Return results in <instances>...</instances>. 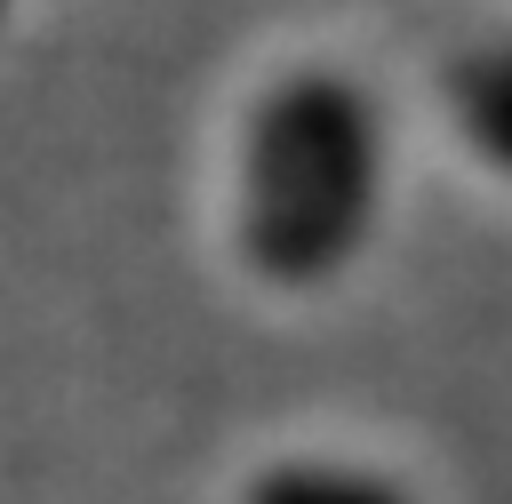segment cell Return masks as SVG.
Instances as JSON below:
<instances>
[{
    "label": "cell",
    "instance_id": "2",
    "mask_svg": "<svg viewBox=\"0 0 512 504\" xmlns=\"http://www.w3.org/2000/svg\"><path fill=\"white\" fill-rule=\"evenodd\" d=\"M432 120L448 152L512 200V16L464 24L432 64Z\"/></svg>",
    "mask_w": 512,
    "mask_h": 504
},
{
    "label": "cell",
    "instance_id": "1",
    "mask_svg": "<svg viewBox=\"0 0 512 504\" xmlns=\"http://www.w3.org/2000/svg\"><path fill=\"white\" fill-rule=\"evenodd\" d=\"M392 104L328 48L272 56L216 144V248L264 304H328L360 280L392 216Z\"/></svg>",
    "mask_w": 512,
    "mask_h": 504
},
{
    "label": "cell",
    "instance_id": "4",
    "mask_svg": "<svg viewBox=\"0 0 512 504\" xmlns=\"http://www.w3.org/2000/svg\"><path fill=\"white\" fill-rule=\"evenodd\" d=\"M16 24H24V0H0V48L16 40Z\"/></svg>",
    "mask_w": 512,
    "mask_h": 504
},
{
    "label": "cell",
    "instance_id": "3",
    "mask_svg": "<svg viewBox=\"0 0 512 504\" xmlns=\"http://www.w3.org/2000/svg\"><path fill=\"white\" fill-rule=\"evenodd\" d=\"M224 504H432L392 456L352 440H280L224 480Z\"/></svg>",
    "mask_w": 512,
    "mask_h": 504
}]
</instances>
